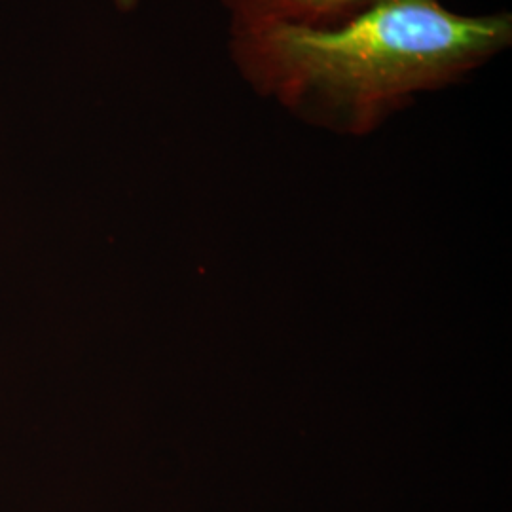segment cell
<instances>
[{
	"mask_svg": "<svg viewBox=\"0 0 512 512\" xmlns=\"http://www.w3.org/2000/svg\"><path fill=\"white\" fill-rule=\"evenodd\" d=\"M512 44V16L442 0H378L330 27L230 31L243 82L294 118L363 137L421 95L463 82Z\"/></svg>",
	"mask_w": 512,
	"mask_h": 512,
	"instance_id": "cell-1",
	"label": "cell"
},
{
	"mask_svg": "<svg viewBox=\"0 0 512 512\" xmlns=\"http://www.w3.org/2000/svg\"><path fill=\"white\" fill-rule=\"evenodd\" d=\"M228 31L256 27H330L357 16L378 0H219Z\"/></svg>",
	"mask_w": 512,
	"mask_h": 512,
	"instance_id": "cell-2",
	"label": "cell"
}]
</instances>
